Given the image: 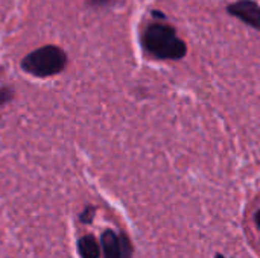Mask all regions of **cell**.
Instances as JSON below:
<instances>
[{"mask_svg": "<svg viewBox=\"0 0 260 258\" xmlns=\"http://www.w3.org/2000/svg\"><path fill=\"white\" fill-rule=\"evenodd\" d=\"M227 12L250 27L260 30V6L254 0H238L227 6Z\"/></svg>", "mask_w": 260, "mask_h": 258, "instance_id": "3957f363", "label": "cell"}, {"mask_svg": "<svg viewBox=\"0 0 260 258\" xmlns=\"http://www.w3.org/2000/svg\"><path fill=\"white\" fill-rule=\"evenodd\" d=\"M76 248H78V254H79V257L81 258L101 257V246H99L98 240L94 239V236H91V234L82 236V237L78 240Z\"/></svg>", "mask_w": 260, "mask_h": 258, "instance_id": "5b68a950", "label": "cell"}, {"mask_svg": "<svg viewBox=\"0 0 260 258\" xmlns=\"http://www.w3.org/2000/svg\"><path fill=\"white\" fill-rule=\"evenodd\" d=\"M101 246H102L104 258H122L120 239L116 231L105 230L101 236Z\"/></svg>", "mask_w": 260, "mask_h": 258, "instance_id": "277c9868", "label": "cell"}, {"mask_svg": "<svg viewBox=\"0 0 260 258\" xmlns=\"http://www.w3.org/2000/svg\"><path fill=\"white\" fill-rule=\"evenodd\" d=\"M66 65L67 55L58 46H43L26 55L21 61L23 70L37 78L55 76L61 73Z\"/></svg>", "mask_w": 260, "mask_h": 258, "instance_id": "7a4b0ae2", "label": "cell"}, {"mask_svg": "<svg viewBox=\"0 0 260 258\" xmlns=\"http://www.w3.org/2000/svg\"><path fill=\"white\" fill-rule=\"evenodd\" d=\"M14 97V91L8 87H2L0 88V106L6 105L8 102H11Z\"/></svg>", "mask_w": 260, "mask_h": 258, "instance_id": "ba28073f", "label": "cell"}, {"mask_svg": "<svg viewBox=\"0 0 260 258\" xmlns=\"http://www.w3.org/2000/svg\"><path fill=\"white\" fill-rule=\"evenodd\" d=\"M119 239H120L122 258H133V255H134V246H133L129 237L125 233H119Z\"/></svg>", "mask_w": 260, "mask_h": 258, "instance_id": "8992f818", "label": "cell"}, {"mask_svg": "<svg viewBox=\"0 0 260 258\" xmlns=\"http://www.w3.org/2000/svg\"><path fill=\"white\" fill-rule=\"evenodd\" d=\"M0 73H2V67H0Z\"/></svg>", "mask_w": 260, "mask_h": 258, "instance_id": "7c38bea8", "label": "cell"}, {"mask_svg": "<svg viewBox=\"0 0 260 258\" xmlns=\"http://www.w3.org/2000/svg\"><path fill=\"white\" fill-rule=\"evenodd\" d=\"M142 43L146 52L157 59L178 61L187 55L186 43L178 38L175 27L165 21H152L145 29Z\"/></svg>", "mask_w": 260, "mask_h": 258, "instance_id": "6da1fadb", "label": "cell"}, {"mask_svg": "<svg viewBox=\"0 0 260 258\" xmlns=\"http://www.w3.org/2000/svg\"><path fill=\"white\" fill-rule=\"evenodd\" d=\"M254 224H256L257 230L260 231V210H257V211H256V214H254Z\"/></svg>", "mask_w": 260, "mask_h": 258, "instance_id": "30bf717a", "label": "cell"}, {"mask_svg": "<svg viewBox=\"0 0 260 258\" xmlns=\"http://www.w3.org/2000/svg\"><path fill=\"white\" fill-rule=\"evenodd\" d=\"M94 214H96V207H94V205H87V207L81 211V214H79V220H81L82 224L88 225V224H91V222H93Z\"/></svg>", "mask_w": 260, "mask_h": 258, "instance_id": "52a82bcc", "label": "cell"}, {"mask_svg": "<svg viewBox=\"0 0 260 258\" xmlns=\"http://www.w3.org/2000/svg\"><path fill=\"white\" fill-rule=\"evenodd\" d=\"M215 258H227V257H225V255H222V254H216Z\"/></svg>", "mask_w": 260, "mask_h": 258, "instance_id": "8fae6325", "label": "cell"}, {"mask_svg": "<svg viewBox=\"0 0 260 258\" xmlns=\"http://www.w3.org/2000/svg\"><path fill=\"white\" fill-rule=\"evenodd\" d=\"M87 2H88V5L93 6V8H104V6L111 5L114 0H87Z\"/></svg>", "mask_w": 260, "mask_h": 258, "instance_id": "9c48e42d", "label": "cell"}]
</instances>
